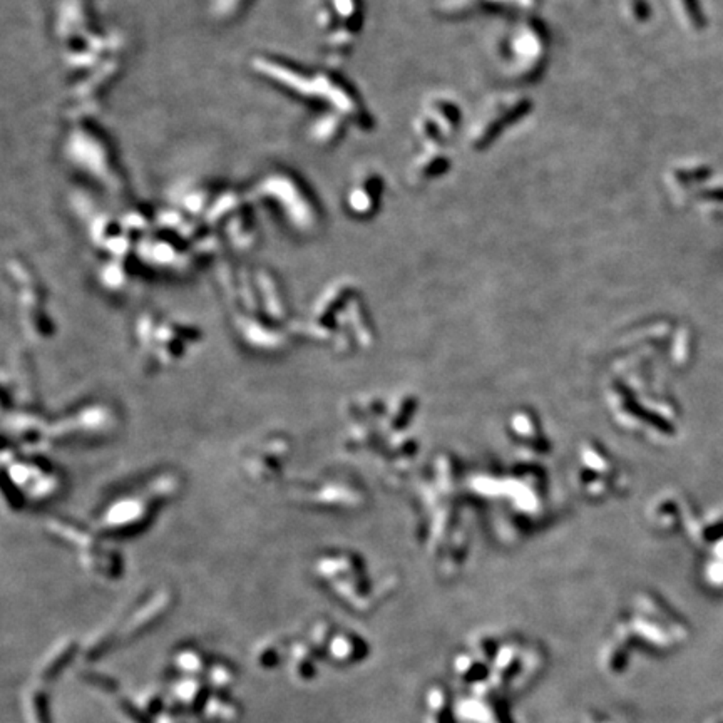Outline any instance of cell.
<instances>
[{
	"instance_id": "3",
	"label": "cell",
	"mask_w": 723,
	"mask_h": 723,
	"mask_svg": "<svg viewBox=\"0 0 723 723\" xmlns=\"http://www.w3.org/2000/svg\"><path fill=\"white\" fill-rule=\"evenodd\" d=\"M169 604H171V596L169 595L163 593L154 596L147 606L139 609L138 615H134L128 623H126L121 639H123V642H131V639L141 637L145 631L150 630L152 625H156V623L163 618L164 613L169 609Z\"/></svg>"
},
{
	"instance_id": "6",
	"label": "cell",
	"mask_w": 723,
	"mask_h": 723,
	"mask_svg": "<svg viewBox=\"0 0 723 723\" xmlns=\"http://www.w3.org/2000/svg\"><path fill=\"white\" fill-rule=\"evenodd\" d=\"M312 643H295L290 650V668L298 680H310L315 675V658Z\"/></svg>"
},
{
	"instance_id": "4",
	"label": "cell",
	"mask_w": 723,
	"mask_h": 723,
	"mask_svg": "<svg viewBox=\"0 0 723 723\" xmlns=\"http://www.w3.org/2000/svg\"><path fill=\"white\" fill-rule=\"evenodd\" d=\"M79 651V644L76 639L64 638L60 639L46 653L42 658V663L39 665V680L51 682L55 677H59L64 672V668L74 660V656Z\"/></svg>"
},
{
	"instance_id": "5",
	"label": "cell",
	"mask_w": 723,
	"mask_h": 723,
	"mask_svg": "<svg viewBox=\"0 0 723 723\" xmlns=\"http://www.w3.org/2000/svg\"><path fill=\"white\" fill-rule=\"evenodd\" d=\"M24 708L27 723H52L49 712V700L42 686L32 685L25 691Z\"/></svg>"
},
{
	"instance_id": "7",
	"label": "cell",
	"mask_w": 723,
	"mask_h": 723,
	"mask_svg": "<svg viewBox=\"0 0 723 723\" xmlns=\"http://www.w3.org/2000/svg\"><path fill=\"white\" fill-rule=\"evenodd\" d=\"M326 651H329L330 658L338 661V663H352V661L362 658L360 642L347 633H335L326 643Z\"/></svg>"
},
{
	"instance_id": "8",
	"label": "cell",
	"mask_w": 723,
	"mask_h": 723,
	"mask_svg": "<svg viewBox=\"0 0 723 723\" xmlns=\"http://www.w3.org/2000/svg\"><path fill=\"white\" fill-rule=\"evenodd\" d=\"M174 695H176L178 702L185 705V707L196 708L208 700V688L203 682H199L198 678L191 677L183 680L180 685H176V688H174Z\"/></svg>"
},
{
	"instance_id": "10",
	"label": "cell",
	"mask_w": 723,
	"mask_h": 723,
	"mask_svg": "<svg viewBox=\"0 0 723 723\" xmlns=\"http://www.w3.org/2000/svg\"><path fill=\"white\" fill-rule=\"evenodd\" d=\"M234 677H237V673H234L233 666L225 663V661H220V663L211 666L208 680H210L211 685L218 688V690H226V688L233 685Z\"/></svg>"
},
{
	"instance_id": "13",
	"label": "cell",
	"mask_w": 723,
	"mask_h": 723,
	"mask_svg": "<svg viewBox=\"0 0 723 723\" xmlns=\"http://www.w3.org/2000/svg\"><path fill=\"white\" fill-rule=\"evenodd\" d=\"M280 661V646L277 642L261 643L256 650V663L263 668H272Z\"/></svg>"
},
{
	"instance_id": "12",
	"label": "cell",
	"mask_w": 723,
	"mask_h": 723,
	"mask_svg": "<svg viewBox=\"0 0 723 723\" xmlns=\"http://www.w3.org/2000/svg\"><path fill=\"white\" fill-rule=\"evenodd\" d=\"M176 665L180 666L183 672L196 673V672H203L204 660H203V655L198 650H194V648H185V650L178 653Z\"/></svg>"
},
{
	"instance_id": "14",
	"label": "cell",
	"mask_w": 723,
	"mask_h": 723,
	"mask_svg": "<svg viewBox=\"0 0 723 723\" xmlns=\"http://www.w3.org/2000/svg\"><path fill=\"white\" fill-rule=\"evenodd\" d=\"M117 712H119V715H123L124 720L129 723H150L147 715L142 712V708L126 698H119V702H117Z\"/></svg>"
},
{
	"instance_id": "1",
	"label": "cell",
	"mask_w": 723,
	"mask_h": 723,
	"mask_svg": "<svg viewBox=\"0 0 723 723\" xmlns=\"http://www.w3.org/2000/svg\"><path fill=\"white\" fill-rule=\"evenodd\" d=\"M253 188L255 198L272 204L278 216L283 218L285 225L295 233L308 237L319 230V204L297 174L275 169L265 174Z\"/></svg>"
},
{
	"instance_id": "15",
	"label": "cell",
	"mask_w": 723,
	"mask_h": 723,
	"mask_svg": "<svg viewBox=\"0 0 723 723\" xmlns=\"http://www.w3.org/2000/svg\"><path fill=\"white\" fill-rule=\"evenodd\" d=\"M161 723H180L178 722V718H173V717H164L163 722Z\"/></svg>"
},
{
	"instance_id": "9",
	"label": "cell",
	"mask_w": 723,
	"mask_h": 723,
	"mask_svg": "<svg viewBox=\"0 0 723 723\" xmlns=\"http://www.w3.org/2000/svg\"><path fill=\"white\" fill-rule=\"evenodd\" d=\"M220 696L221 695L213 696V698H208L204 702V715L208 717V720L220 723L237 720L239 715L238 705L230 698H220Z\"/></svg>"
},
{
	"instance_id": "2",
	"label": "cell",
	"mask_w": 723,
	"mask_h": 723,
	"mask_svg": "<svg viewBox=\"0 0 723 723\" xmlns=\"http://www.w3.org/2000/svg\"><path fill=\"white\" fill-rule=\"evenodd\" d=\"M64 158L101 188L112 193L123 190V173L111 142L95 126L77 123L65 133Z\"/></svg>"
},
{
	"instance_id": "11",
	"label": "cell",
	"mask_w": 723,
	"mask_h": 723,
	"mask_svg": "<svg viewBox=\"0 0 723 723\" xmlns=\"http://www.w3.org/2000/svg\"><path fill=\"white\" fill-rule=\"evenodd\" d=\"M250 0H211V14L220 20H228L238 15Z\"/></svg>"
}]
</instances>
